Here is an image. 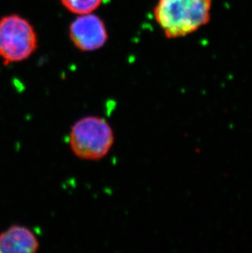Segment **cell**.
Masks as SVG:
<instances>
[{"mask_svg": "<svg viewBox=\"0 0 252 253\" xmlns=\"http://www.w3.org/2000/svg\"><path fill=\"white\" fill-rule=\"evenodd\" d=\"M69 36L76 48L84 52L98 50L108 38L104 22L92 12L76 17L70 26Z\"/></svg>", "mask_w": 252, "mask_h": 253, "instance_id": "277c9868", "label": "cell"}, {"mask_svg": "<svg viewBox=\"0 0 252 253\" xmlns=\"http://www.w3.org/2000/svg\"><path fill=\"white\" fill-rule=\"evenodd\" d=\"M37 35L23 17L11 15L0 20V57L5 63L27 59L37 48Z\"/></svg>", "mask_w": 252, "mask_h": 253, "instance_id": "3957f363", "label": "cell"}, {"mask_svg": "<svg viewBox=\"0 0 252 253\" xmlns=\"http://www.w3.org/2000/svg\"><path fill=\"white\" fill-rule=\"evenodd\" d=\"M40 249V242L31 229L14 225L0 234V253H34Z\"/></svg>", "mask_w": 252, "mask_h": 253, "instance_id": "5b68a950", "label": "cell"}, {"mask_svg": "<svg viewBox=\"0 0 252 253\" xmlns=\"http://www.w3.org/2000/svg\"><path fill=\"white\" fill-rule=\"evenodd\" d=\"M61 2L72 13L83 15L91 13L97 9L102 0H61Z\"/></svg>", "mask_w": 252, "mask_h": 253, "instance_id": "8992f818", "label": "cell"}, {"mask_svg": "<svg viewBox=\"0 0 252 253\" xmlns=\"http://www.w3.org/2000/svg\"><path fill=\"white\" fill-rule=\"evenodd\" d=\"M212 0H159L155 19L168 38L188 36L207 24Z\"/></svg>", "mask_w": 252, "mask_h": 253, "instance_id": "6da1fadb", "label": "cell"}, {"mask_svg": "<svg viewBox=\"0 0 252 253\" xmlns=\"http://www.w3.org/2000/svg\"><path fill=\"white\" fill-rule=\"evenodd\" d=\"M114 143V131L111 125L97 116L82 117L70 130V148L81 160H102L108 155Z\"/></svg>", "mask_w": 252, "mask_h": 253, "instance_id": "7a4b0ae2", "label": "cell"}]
</instances>
